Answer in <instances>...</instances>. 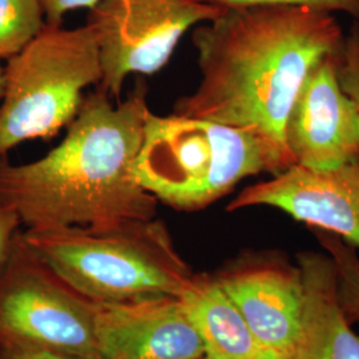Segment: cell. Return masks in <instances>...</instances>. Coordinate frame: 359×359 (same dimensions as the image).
<instances>
[{
  "label": "cell",
  "mask_w": 359,
  "mask_h": 359,
  "mask_svg": "<svg viewBox=\"0 0 359 359\" xmlns=\"http://www.w3.org/2000/svg\"><path fill=\"white\" fill-rule=\"evenodd\" d=\"M192 40L201 80L173 114L250 130L290 156L283 129L298 90L345 38L332 13L269 4L222 8Z\"/></svg>",
  "instance_id": "1"
},
{
  "label": "cell",
  "mask_w": 359,
  "mask_h": 359,
  "mask_svg": "<svg viewBox=\"0 0 359 359\" xmlns=\"http://www.w3.org/2000/svg\"><path fill=\"white\" fill-rule=\"evenodd\" d=\"M149 111L142 81L117 104L102 88L87 95L56 148L27 164L0 161V203L26 231L157 217L135 173Z\"/></svg>",
  "instance_id": "2"
},
{
  "label": "cell",
  "mask_w": 359,
  "mask_h": 359,
  "mask_svg": "<svg viewBox=\"0 0 359 359\" xmlns=\"http://www.w3.org/2000/svg\"><path fill=\"white\" fill-rule=\"evenodd\" d=\"M293 158L256 133L187 116L148 112L135 164L139 184L158 203L198 212L250 176H273Z\"/></svg>",
  "instance_id": "3"
},
{
  "label": "cell",
  "mask_w": 359,
  "mask_h": 359,
  "mask_svg": "<svg viewBox=\"0 0 359 359\" xmlns=\"http://www.w3.org/2000/svg\"><path fill=\"white\" fill-rule=\"evenodd\" d=\"M23 233L65 283L95 304L179 297L192 278L160 218Z\"/></svg>",
  "instance_id": "4"
},
{
  "label": "cell",
  "mask_w": 359,
  "mask_h": 359,
  "mask_svg": "<svg viewBox=\"0 0 359 359\" xmlns=\"http://www.w3.org/2000/svg\"><path fill=\"white\" fill-rule=\"evenodd\" d=\"M0 161L29 140H51L79 114L84 90L100 84L103 69L93 29L46 25L3 67Z\"/></svg>",
  "instance_id": "5"
},
{
  "label": "cell",
  "mask_w": 359,
  "mask_h": 359,
  "mask_svg": "<svg viewBox=\"0 0 359 359\" xmlns=\"http://www.w3.org/2000/svg\"><path fill=\"white\" fill-rule=\"evenodd\" d=\"M93 301L39 256L19 231L0 276V348L97 357Z\"/></svg>",
  "instance_id": "6"
},
{
  "label": "cell",
  "mask_w": 359,
  "mask_h": 359,
  "mask_svg": "<svg viewBox=\"0 0 359 359\" xmlns=\"http://www.w3.org/2000/svg\"><path fill=\"white\" fill-rule=\"evenodd\" d=\"M221 11L222 7L201 0H99L87 25L100 52V88L118 99L129 75L161 71L182 35Z\"/></svg>",
  "instance_id": "7"
},
{
  "label": "cell",
  "mask_w": 359,
  "mask_h": 359,
  "mask_svg": "<svg viewBox=\"0 0 359 359\" xmlns=\"http://www.w3.org/2000/svg\"><path fill=\"white\" fill-rule=\"evenodd\" d=\"M212 274L261 345L278 359L292 358L304 311L298 264L277 249H248Z\"/></svg>",
  "instance_id": "8"
},
{
  "label": "cell",
  "mask_w": 359,
  "mask_h": 359,
  "mask_svg": "<svg viewBox=\"0 0 359 359\" xmlns=\"http://www.w3.org/2000/svg\"><path fill=\"white\" fill-rule=\"evenodd\" d=\"M339 55L310 68L292 104L283 139L294 165L327 170L359 160V109L339 84Z\"/></svg>",
  "instance_id": "9"
},
{
  "label": "cell",
  "mask_w": 359,
  "mask_h": 359,
  "mask_svg": "<svg viewBox=\"0 0 359 359\" xmlns=\"http://www.w3.org/2000/svg\"><path fill=\"white\" fill-rule=\"evenodd\" d=\"M253 206L278 209L309 229L330 231L358 249L359 160L327 170L287 168L273 179L246 187L226 210Z\"/></svg>",
  "instance_id": "10"
},
{
  "label": "cell",
  "mask_w": 359,
  "mask_h": 359,
  "mask_svg": "<svg viewBox=\"0 0 359 359\" xmlns=\"http://www.w3.org/2000/svg\"><path fill=\"white\" fill-rule=\"evenodd\" d=\"M95 344L100 359H197L204 344L180 297L97 304Z\"/></svg>",
  "instance_id": "11"
},
{
  "label": "cell",
  "mask_w": 359,
  "mask_h": 359,
  "mask_svg": "<svg viewBox=\"0 0 359 359\" xmlns=\"http://www.w3.org/2000/svg\"><path fill=\"white\" fill-rule=\"evenodd\" d=\"M295 259L304 280V311L290 359H359V335L341 308L333 258L304 250Z\"/></svg>",
  "instance_id": "12"
},
{
  "label": "cell",
  "mask_w": 359,
  "mask_h": 359,
  "mask_svg": "<svg viewBox=\"0 0 359 359\" xmlns=\"http://www.w3.org/2000/svg\"><path fill=\"white\" fill-rule=\"evenodd\" d=\"M212 359H278L261 345L212 273H193L179 295Z\"/></svg>",
  "instance_id": "13"
},
{
  "label": "cell",
  "mask_w": 359,
  "mask_h": 359,
  "mask_svg": "<svg viewBox=\"0 0 359 359\" xmlns=\"http://www.w3.org/2000/svg\"><path fill=\"white\" fill-rule=\"evenodd\" d=\"M46 25L41 0H0V60L22 51Z\"/></svg>",
  "instance_id": "14"
},
{
  "label": "cell",
  "mask_w": 359,
  "mask_h": 359,
  "mask_svg": "<svg viewBox=\"0 0 359 359\" xmlns=\"http://www.w3.org/2000/svg\"><path fill=\"white\" fill-rule=\"evenodd\" d=\"M310 231L314 233L323 250L333 258L337 268L338 298L347 321L350 325L359 323V255L357 248L347 244L330 231Z\"/></svg>",
  "instance_id": "15"
},
{
  "label": "cell",
  "mask_w": 359,
  "mask_h": 359,
  "mask_svg": "<svg viewBox=\"0 0 359 359\" xmlns=\"http://www.w3.org/2000/svg\"><path fill=\"white\" fill-rule=\"evenodd\" d=\"M337 75L342 90L359 109V26H354L344 40Z\"/></svg>",
  "instance_id": "16"
},
{
  "label": "cell",
  "mask_w": 359,
  "mask_h": 359,
  "mask_svg": "<svg viewBox=\"0 0 359 359\" xmlns=\"http://www.w3.org/2000/svg\"><path fill=\"white\" fill-rule=\"evenodd\" d=\"M222 8L226 7H249V6H269L289 4L306 6L310 8L327 13H345L359 18V0H201Z\"/></svg>",
  "instance_id": "17"
},
{
  "label": "cell",
  "mask_w": 359,
  "mask_h": 359,
  "mask_svg": "<svg viewBox=\"0 0 359 359\" xmlns=\"http://www.w3.org/2000/svg\"><path fill=\"white\" fill-rule=\"evenodd\" d=\"M20 226L22 222L18 215L13 209L0 203V276L8 262Z\"/></svg>",
  "instance_id": "18"
},
{
  "label": "cell",
  "mask_w": 359,
  "mask_h": 359,
  "mask_svg": "<svg viewBox=\"0 0 359 359\" xmlns=\"http://www.w3.org/2000/svg\"><path fill=\"white\" fill-rule=\"evenodd\" d=\"M99 0H41L46 23L50 26H62L67 13L77 8H92Z\"/></svg>",
  "instance_id": "19"
},
{
  "label": "cell",
  "mask_w": 359,
  "mask_h": 359,
  "mask_svg": "<svg viewBox=\"0 0 359 359\" xmlns=\"http://www.w3.org/2000/svg\"><path fill=\"white\" fill-rule=\"evenodd\" d=\"M0 359H100L99 357L80 358V357H65L48 353H36V351H16V350H4L0 348Z\"/></svg>",
  "instance_id": "20"
},
{
  "label": "cell",
  "mask_w": 359,
  "mask_h": 359,
  "mask_svg": "<svg viewBox=\"0 0 359 359\" xmlns=\"http://www.w3.org/2000/svg\"><path fill=\"white\" fill-rule=\"evenodd\" d=\"M3 90H4V76H3V67L0 65V99L3 96Z\"/></svg>",
  "instance_id": "21"
},
{
  "label": "cell",
  "mask_w": 359,
  "mask_h": 359,
  "mask_svg": "<svg viewBox=\"0 0 359 359\" xmlns=\"http://www.w3.org/2000/svg\"><path fill=\"white\" fill-rule=\"evenodd\" d=\"M197 359H212V358H209V357H208V355H204V357H201V358H197Z\"/></svg>",
  "instance_id": "22"
}]
</instances>
